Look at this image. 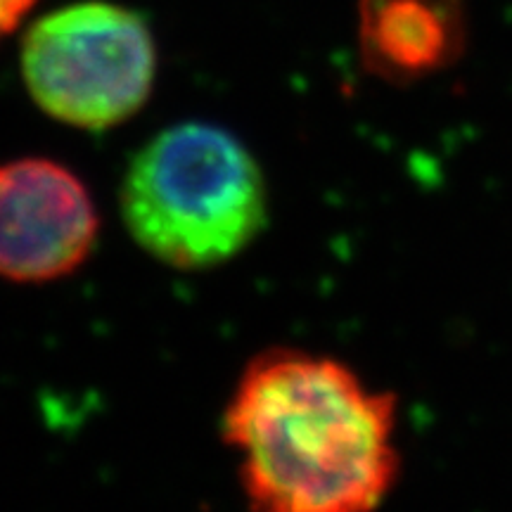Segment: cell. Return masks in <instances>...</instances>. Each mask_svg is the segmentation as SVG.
<instances>
[{
  "label": "cell",
  "mask_w": 512,
  "mask_h": 512,
  "mask_svg": "<svg viewBox=\"0 0 512 512\" xmlns=\"http://www.w3.org/2000/svg\"><path fill=\"white\" fill-rule=\"evenodd\" d=\"M396 399L332 358L273 349L254 358L223 415L256 510H373L399 475Z\"/></svg>",
  "instance_id": "obj_1"
},
{
  "label": "cell",
  "mask_w": 512,
  "mask_h": 512,
  "mask_svg": "<svg viewBox=\"0 0 512 512\" xmlns=\"http://www.w3.org/2000/svg\"><path fill=\"white\" fill-rule=\"evenodd\" d=\"M121 219L157 261L202 271L238 256L268 221L252 152L211 124H178L140 147L121 183Z\"/></svg>",
  "instance_id": "obj_2"
},
{
  "label": "cell",
  "mask_w": 512,
  "mask_h": 512,
  "mask_svg": "<svg viewBox=\"0 0 512 512\" xmlns=\"http://www.w3.org/2000/svg\"><path fill=\"white\" fill-rule=\"evenodd\" d=\"M157 46L145 17L105 0L64 5L27 29L22 76L62 124L102 131L136 117L152 93Z\"/></svg>",
  "instance_id": "obj_3"
},
{
  "label": "cell",
  "mask_w": 512,
  "mask_h": 512,
  "mask_svg": "<svg viewBox=\"0 0 512 512\" xmlns=\"http://www.w3.org/2000/svg\"><path fill=\"white\" fill-rule=\"evenodd\" d=\"M86 185L53 159L0 166V278L48 283L79 268L98 240Z\"/></svg>",
  "instance_id": "obj_4"
},
{
  "label": "cell",
  "mask_w": 512,
  "mask_h": 512,
  "mask_svg": "<svg viewBox=\"0 0 512 512\" xmlns=\"http://www.w3.org/2000/svg\"><path fill=\"white\" fill-rule=\"evenodd\" d=\"M470 19L463 0H361L358 50L377 79L406 86L465 55Z\"/></svg>",
  "instance_id": "obj_5"
},
{
  "label": "cell",
  "mask_w": 512,
  "mask_h": 512,
  "mask_svg": "<svg viewBox=\"0 0 512 512\" xmlns=\"http://www.w3.org/2000/svg\"><path fill=\"white\" fill-rule=\"evenodd\" d=\"M19 27V22L15 19V15H12L8 5H5V0H0V38L12 34Z\"/></svg>",
  "instance_id": "obj_6"
},
{
  "label": "cell",
  "mask_w": 512,
  "mask_h": 512,
  "mask_svg": "<svg viewBox=\"0 0 512 512\" xmlns=\"http://www.w3.org/2000/svg\"><path fill=\"white\" fill-rule=\"evenodd\" d=\"M5 5H8L17 22H22L29 15V10L36 5V0H5Z\"/></svg>",
  "instance_id": "obj_7"
}]
</instances>
